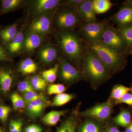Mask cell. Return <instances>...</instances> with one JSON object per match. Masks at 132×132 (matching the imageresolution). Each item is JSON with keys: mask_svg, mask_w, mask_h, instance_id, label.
Wrapping results in <instances>:
<instances>
[{"mask_svg": "<svg viewBox=\"0 0 132 132\" xmlns=\"http://www.w3.org/2000/svg\"><path fill=\"white\" fill-rule=\"evenodd\" d=\"M37 57L45 65L53 63L60 58V50L57 47L50 42L43 43L38 50Z\"/></svg>", "mask_w": 132, "mask_h": 132, "instance_id": "12", "label": "cell"}, {"mask_svg": "<svg viewBox=\"0 0 132 132\" xmlns=\"http://www.w3.org/2000/svg\"><path fill=\"white\" fill-rule=\"evenodd\" d=\"M88 43L89 49L98 57L113 74L123 69L124 60L121 52L106 46L100 41Z\"/></svg>", "mask_w": 132, "mask_h": 132, "instance_id": "3", "label": "cell"}, {"mask_svg": "<svg viewBox=\"0 0 132 132\" xmlns=\"http://www.w3.org/2000/svg\"><path fill=\"white\" fill-rule=\"evenodd\" d=\"M62 1L60 0L28 1L27 5L28 13L32 19L48 13H54L61 6Z\"/></svg>", "mask_w": 132, "mask_h": 132, "instance_id": "6", "label": "cell"}, {"mask_svg": "<svg viewBox=\"0 0 132 132\" xmlns=\"http://www.w3.org/2000/svg\"><path fill=\"white\" fill-rule=\"evenodd\" d=\"M17 87L20 92L23 93L35 91L34 90L30 80H28L22 81L20 82H19L17 85Z\"/></svg>", "mask_w": 132, "mask_h": 132, "instance_id": "34", "label": "cell"}, {"mask_svg": "<svg viewBox=\"0 0 132 132\" xmlns=\"http://www.w3.org/2000/svg\"><path fill=\"white\" fill-rule=\"evenodd\" d=\"M131 91V87H128L123 85L118 84L115 85L112 89L109 98L114 103L119 100L125 94Z\"/></svg>", "mask_w": 132, "mask_h": 132, "instance_id": "25", "label": "cell"}, {"mask_svg": "<svg viewBox=\"0 0 132 132\" xmlns=\"http://www.w3.org/2000/svg\"><path fill=\"white\" fill-rule=\"evenodd\" d=\"M45 36L35 32L28 28L25 31V41L23 53L29 57L42 46Z\"/></svg>", "mask_w": 132, "mask_h": 132, "instance_id": "13", "label": "cell"}, {"mask_svg": "<svg viewBox=\"0 0 132 132\" xmlns=\"http://www.w3.org/2000/svg\"><path fill=\"white\" fill-rule=\"evenodd\" d=\"M114 21L120 28L132 26V7L126 5L113 16Z\"/></svg>", "mask_w": 132, "mask_h": 132, "instance_id": "18", "label": "cell"}, {"mask_svg": "<svg viewBox=\"0 0 132 132\" xmlns=\"http://www.w3.org/2000/svg\"><path fill=\"white\" fill-rule=\"evenodd\" d=\"M79 108V106L62 121L55 132H75L80 116Z\"/></svg>", "mask_w": 132, "mask_h": 132, "instance_id": "19", "label": "cell"}, {"mask_svg": "<svg viewBox=\"0 0 132 132\" xmlns=\"http://www.w3.org/2000/svg\"><path fill=\"white\" fill-rule=\"evenodd\" d=\"M85 1V0H68L62 1L61 5L73 10Z\"/></svg>", "mask_w": 132, "mask_h": 132, "instance_id": "37", "label": "cell"}, {"mask_svg": "<svg viewBox=\"0 0 132 132\" xmlns=\"http://www.w3.org/2000/svg\"><path fill=\"white\" fill-rule=\"evenodd\" d=\"M47 105L48 101L46 97L38 99L26 104V112L30 118H38L42 115Z\"/></svg>", "mask_w": 132, "mask_h": 132, "instance_id": "16", "label": "cell"}, {"mask_svg": "<svg viewBox=\"0 0 132 132\" xmlns=\"http://www.w3.org/2000/svg\"><path fill=\"white\" fill-rule=\"evenodd\" d=\"M131 92H132V86H131Z\"/></svg>", "mask_w": 132, "mask_h": 132, "instance_id": "46", "label": "cell"}, {"mask_svg": "<svg viewBox=\"0 0 132 132\" xmlns=\"http://www.w3.org/2000/svg\"><path fill=\"white\" fill-rule=\"evenodd\" d=\"M93 7L95 13L101 14L108 11L113 4L109 0H94Z\"/></svg>", "mask_w": 132, "mask_h": 132, "instance_id": "26", "label": "cell"}, {"mask_svg": "<svg viewBox=\"0 0 132 132\" xmlns=\"http://www.w3.org/2000/svg\"><path fill=\"white\" fill-rule=\"evenodd\" d=\"M0 132H4L1 128H0Z\"/></svg>", "mask_w": 132, "mask_h": 132, "instance_id": "45", "label": "cell"}, {"mask_svg": "<svg viewBox=\"0 0 132 132\" xmlns=\"http://www.w3.org/2000/svg\"><path fill=\"white\" fill-rule=\"evenodd\" d=\"M73 94L62 93L57 95L54 98L52 105L53 106H60L68 103L74 98Z\"/></svg>", "mask_w": 132, "mask_h": 132, "instance_id": "29", "label": "cell"}, {"mask_svg": "<svg viewBox=\"0 0 132 132\" xmlns=\"http://www.w3.org/2000/svg\"><path fill=\"white\" fill-rule=\"evenodd\" d=\"M0 7H1V5H0Z\"/></svg>", "mask_w": 132, "mask_h": 132, "instance_id": "47", "label": "cell"}, {"mask_svg": "<svg viewBox=\"0 0 132 132\" xmlns=\"http://www.w3.org/2000/svg\"><path fill=\"white\" fill-rule=\"evenodd\" d=\"M24 28V26L20 27L14 39L5 46L10 57L13 60L23 54L25 37Z\"/></svg>", "mask_w": 132, "mask_h": 132, "instance_id": "14", "label": "cell"}, {"mask_svg": "<svg viewBox=\"0 0 132 132\" xmlns=\"http://www.w3.org/2000/svg\"><path fill=\"white\" fill-rule=\"evenodd\" d=\"M12 62H0V93L2 94L9 93L16 79V71Z\"/></svg>", "mask_w": 132, "mask_h": 132, "instance_id": "8", "label": "cell"}, {"mask_svg": "<svg viewBox=\"0 0 132 132\" xmlns=\"http://www.w3.org/2000/svg\"><path fill=\"white\" fill-rule=\"evenodd\" d=\"M60 64H55L52 68L45 70L42 72V76L47 82L52 83L57 79V73L59 71Z\"/></svg>", "mask_w": 132, "mask_h": 132, "instance_id": "28", "label": "cell"}, {"mask_svg": "<svg viewBox=\"0 0 132 132\" xmlns=\"http://www.w3.org/2000/svg\"><path fill=\"white\" fill-rule=\"evenodd\" d=\"M18 22L0 27V43L4 47L9 44L16 36L19 28Z\"/></svg>", "mask_w": 132, "mask_h": 132, "instance_id": "17", "label": "cell"}, {"mask_svg": "<svg viewBox=\"0 0 132 132\" xmlns=\"http://www.w3.org/2000/svg\"><path fill=\"white\" fill-rule=\"evenodd\" d=\"M45 97L43 95L37 93L35 91L23 93L22 97L25 100L26 104Z\"/></svg>", "mask_w": 132, "mask_h": 132, "instance_id": "33", "label": "cell"}, {"mask_svg": "<svg viewBox=\"0 0 132 132\" xmlns=\"http://www.w3.org/2000/svg\"><path fill=\"white\" fill-rule=\"evenodd\" d=\"M125 132H132V119L131 123L126 128Z\"/></svg>", "mask_w": 132, "mask_h": 132, "instance_id": "42", "label": "cell"}, {"mask_svg": "<svg viewBox=\"0 0 132 132\" xmlns=\"http://www.w3.org/2000/svg\"><path fill=\"white\" fill-rule=\"evenodd\" d=\"M64 85L60 84H53L50 85L47 88L48 93L49 95L59 94L66 91Z\"/></svg>", "mask_w": 132, "mask_h": 132, "instance_id": "32", "label": "cell"}, {"mask_svg": "<svg viewBox=\"0 0 132 132\" xmlns=\"http://www.w3.org/2000/svg\"><path fill=\"white\" fill-rule=\"evenodd\" d=\"M128 46L132 44V26L123 28H120L118 30Z\"/></svg>", "mask_w": 132, "mask_h": 132, "instance_id": "30", "label": "cell"}, {"mask_svg": "<svg viewBox=\"0 0 132 132\" xmlns=\"http://www.w3.org/2000/svg\"><path fill=\"white\" fill-rule=\"evenodd\" d=\"M131 120L130 111L123 109L118 115L112 119V122L117 126L126 128L131 123Z\"/></svg>", "mask_w": 132, "mask_h": 132, "instance_id": "23", "label": "cell"}, {"mask_svg": "<svg viewBox=\"0 0 132 132\" xmlns=\"http://www.w3.org/2000/svg\"><path fill=\"white\" fill-rule=\"evenodd\" d=\"M108 25L101 22L85 23L81 28V32L88 43L99 41Z\"/></svg>", "mask_w": 132, "mask_h": 132, "instance_id": "11", "label": "cell"}, {"mask_svg": "<svg viewBox=\"0 0 132 132\" xmlns=\"http://www.w3.org/2000/svg\"><path fill=\"white\" fill-rule=\"evenodd\" d=\"M10 98L14 108L16 110L23 108L26 105V101L23 97L17 93H12Z\"/></svg>", "mask_w": 132, "mask_h": 132, "instance_id": "31", "label": "cell"}, {"mask_svg": "<svg viewBox=\"0 0 132 132\" xmlns=\"http://www.w3.org/2000/svg\"><path fill=\"white\" fill-rule=\"evenodd\" d=\"M130 54L132 55V44L130 46Z\"/></svg>", "mask_w": 132, "mask_h": 132, "instance_id": "44", "label": "cell"}, {"mask_svg": "<svg viewBox=\"0 0 132 132\" xmlns=\"http://www.w3.org/2000/svg\"><path fill=\"white\" fill-rule=\"evenodd\" d=\"M13 61V59L10 57L5 47L0 43V62Z\"/></svg>", "mask_w": 132, "mask_h": 132, "instance_id": "38", "label": "cell"}, {"mask_svg": "<svg viewBox=\"0 0 132 132\" xmlns=\"http://www.w3.org/2000/svg\"><path fill=\"white\" fill-rule=\"evenodd\" d=\"M109 122V121H108ZM107 122L104 127L103 132H121L119 130L116 125L113 123Z\"/></svg>", "mask_w": 132, "mask_h": 132, "instance_id": "40", "label": "cell"}, {"mask_svg": "<svg viewBox=\"0 0 132 132\" xmlns=\"http://www.w3.org/2000/svg\"><path fill=\"white\" fill-rule=\"evenodd\" d=\"M99 41L106 46L119 52L124 49L127 45L118 31L112 27L108 26Z\"/></svg>", "mask_w": 132, "mask_h": 132, "instance_id": "9", "label": "cell"}, {"mask_svg": "<svg viewBox=\"0 0 132 132\" xmlns=\"http://www.w3.org/2000/svg\"><path fill=\"white\" fill-rule=\"evenodd\" d=\"M11 112L10 107L3 105H0V120L3 123L6 122Z\"/></svg>", "mask_w": 132, "mask_h": 132, "instance_id": "36", "label": "cell"}, {"mask_svg": "<svg viewBox=\"0 0 132 132\" xmlns=\"http://www.w3.org/2000/svg\"><path fill=\"white\" fill-rule=\"evenodd\" d=\"M106 123L88 117L79 125L78 132H103Z\"/></svg>", "mask_w": 132, "mask_h": 132, "instance_id": "20", "label": "cell"}, {"mask_svg": "<svg viewBox=\"0 0 132 132\" xmlns=\"http://www.w3.org/2000/svg\"><path fill=\"white\" fill-rule=\"evenodd\" d=\"M28 1L25 0H1L0 15L6 14L24 7Z\"/></svg>", "mask_w": 132, "mask_h": 132, "instance_id": "21", "label": "cell"}, {"mask_svg": "<svg viewBox=\"0 0 132 132\" xmlns=\"http://www.w3.org/2000/svg\"><path fill=\"white\" fill-rule=\"evenodd\" d=\"M73 10L77 13L80 19L86 23L96 22V15L93 7V1L85 0Z\"/></svg>", "mask_w": 132, "mask_h": 132, "instance_id": "15", "label": "cell"}, {"mask_svg": "<svg viewBox=\"0 0 132 132\" xmlns=\"http://www.w3.org/2000/svg\"><path fill=\"white\" fill-rule=\"evenodd\" d=\"M59 79L67 85H71L84 79L80 70L76 68L64 56L59 58Z\"/></svg>", "mask_w": 132, "mask_h": 132, "instance_id": "7", "label": "cell"}, {"mask_svg": "<svg viewBox=\"0 0 132 132\" xmlns=\"http://www.w3.org/2000/svg\"><path fill=\"white\" fill-rule=\"evenodd\" d=\"M124 103L132 106V94L128 93L125 94L119 100L115 102L118 104Z\"/></svg>", "mask_w": 132, "mask_h": 132, "instance_id": "39", "label": "cell"}, {"mask_svg": "<svg viewBox=\"0 0 132 132\" xmlns=\"http://www.w3.org/2000/svg\"><path fill=\"white\" fill-rule=\"evenodd\" d=\"M113 101L109 99L103 103H98L85 111L80 112L81 117H88L104 123H107L113 112Z\"/></svg>", "mask_w": 132, "mask_h": 132, "instance_id": "5", "label": "cell"}, {"mask_svg": "<svg viewBox=\"0 0 132 132\" xmlns=\"http://www.w3.org/2000/svg\"><path fill=\"white\" fill-rule=\"evenodd\" d=\"M81 71L84 79L90 82L91 87L97 89L111 78L113 74L90 49L83 54Z\"/></svg>", "mask_w": 132, "mask_h": 132, "instance_id": "1", "label": "cell"}, {"mask_svg": "<svg viewBox=\"0 0 132 132\" xmlns=\"http://www.w3.org/2000/svg\"><path fill=\"white\" fill-rule=\"evenodd\" d=\"M55 12L46 14L32 19L27 28L43 36L49 34L52 31Z\"/></svg>", "mask_w": 132, "mask_h": 132, "instance_id": "10", "label": "cell"}, {"mask_svg": "<svg viewBox=\"0 0 132 132\" xmlns=\"http://www.w3.org/2000/svg\"><path fill=\"white\" fill-rule=\"evenodd\" d=\"M29 80L35 91L44 90L47 86V82L42 76L38 75L31 76Z\"/></svg>", "mask_w": 132, "mask_h": 132, "instance_id": "27", "label": "cell"}, {"mask_svg": "<svg viewBox=\"0 0 132 132\" xmlns=\"http://www.w3.org/2000/svg\"><path fill=\"white\" fill-rule=\"evenodd\" d=\"M55 12L53 25L58 31L73 29L80 21L79 17L73 10L63 6Z\"/></svg>", "mask_w": 132, "mask_h": 132, "instance_id": "4", "label": "cell"}, {"mask_svg": "<svg viewBox=\"0 0 132 132\" xmlns=\"http://www.w3.org/2000/svg\"><path fill=\"white\" fill-rule=\"evenodd\" d=\"M125 5H127V6H130L132 7V0H130V1H128L126 2L125 3Z\"/></svg>", "mask_w": 132, "mask_h": 132, "instance_id": "43", "label": "cell"}, {"mask_svg": "<svg viewBox=\"0 0 132 132\" xmlns=\"http://www.w3.org/2000/svg\"><path fill=\"white\" fill-rule=\"evenodd\" d=\"M67 111H52L46 114L42 118L43 123L49 126H54L59 122L61 117L65 114Z\"/></svg>", "mask_w": 132, "mask_h": 132, "instance_id": "24", "label": "cell"}, {"mask_svg": "<svg viewBox=\"0 0 132 132\" xmlns=\"http://www.w3.org/2000/svg\"><path fill=\"white\" fill-rule=\"evenodd\" d=\"M23 121L21 119L11 120L9 124V132H22Z\"/></svg>", "mask_w": 132, "mask_h": 132, "instance_id": "35", "label": "cell"}, {"mask_svg": "<svg viewBox=\"0 0 132 132\" xmlns=\"http://www.w3.org/2000/svg\"><path fill=\"white\" fill-rule=\"evenodd\" d=\"M55 37L64 55L70 61L79 66L81 63L82 45L78 36L71 31H58Z\"/></svg>", "mask_w": 132, "mask_h": 132, "instance_id": "2", "label": "cell"}, {"mask_svg": "<svg viewBox=\"0 0 132 132\" xmlns=\"http://www.w3.org/2000/svg\"><path fill=\"white\" fill-rule=\"evenodd\" d=\"M38 68V63L29 57L22 59L18 65V71L23 75L35 73Z\"/></svg>", "mask_w": 132, "mask_h": 132, "instance_id": "22", "label": "cell"}, {"mask_svg": "<svg viewBox=\"0 0 132 132\" xmlns=\"http://www.w3.org/2000/svg\"><path fill=\"white\" fill-rule=\"evenodd\" d=\"M42 128L36 125H29L25 128V132H42Z\"/></svg>", "mask_w": 132, "mask_h": 132, "instance_id": "41", "label": "cell"}]
</instances>
